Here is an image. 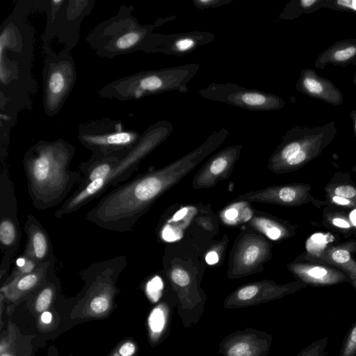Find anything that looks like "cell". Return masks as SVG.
Segmentation results:
<instances>
[{"instance_id": "obj_25", "label": "cell", "mask_w": 356, "mask_h": 356, "mask_svg": "<svg viewBox=\"0 0 356 356\" xmlns=\"http://www.w3.org/2000/svg\"><path fill=\"white\" fill-rule=\"evenodd\" d=\"M173 306L166 301L155 305L147 318V331L149 344L154 347L162 343L168 336Z\"/></svg>"}, {"instance_id": "obj_42", "label": "cell", "mask_w": 356, "mask_h": 356, "mask_svg": "<svg viewBox=\"0 0 356 356\" xmlns=\"http://www.w3.org/2000/svg\"><path fill=\"white\" fill-rule=\"evenodd\" d=\"M206 261L209 264H215L218 261V255L214 252L211 251L207 254Z\"/></svg>"}, {"instance_id": "obj_45", "label": "cell", "mask_w": 356, "mask_h": 356, "mask_svg": "<svg viewBox=\"0 0 356 356\" xmlns=\"http://www.w3.org/2000/svg\"><path fill=\"white\" fill-rule=\"evenodd\" d=\"M351 220L356 225V210L353 211L351 213Z\"/></svg>"}, {"instance_id": "obj_46", "label": "cell", "mask_w": 356, "mask_h": 356, "mask_svg": "<svg viewBox=\"0 0 356 356\" xmlns=\"http://www.w3.org/2000/svg\"><path fill=\"white\" fill-rule=\"evenodd\" d=\"M353 83L356 86V72H355V76H354V78H353Z\"/></svg>"}, {"instance_id": "obj_37", "label": "cell", "mask_w": 356, "mask_h": 356, "mask_svg": "<svg viewBox=\"0 0 356 356\" xmlns=\"http://www.w3.org/2000/svg\"><path fill=\"white\" fill-rule=\"evenodd\" d=\"M38 329H49L56 325V318L49 310L36 317Z\"/></svg>"}, {"instance_id": "obj_9", "label": "cell", "mask_w": 356, "mask_h": 356, "mask_svg": "<svg viewBox=\"0 0 356 356\" xmlns=\"http://www.w3.org/2000/svg\"><path fill=\"white\" fill-rule=\"evenodd\" d=\"M78 139L92 153L90 158L108 156L122 158L138 143L141 134L126 129L120 121L104 119L81 124Z\"/></svg>"}, {"instance_id": "obj_1", "label": "cell", "mask_w": 356, "mask_h": 356, "mask_svg": "<svg viewBox=\"0 0 356 356\" xmlns=\"http://www.w3.org/2000/svg\"><path fill=\"white\" fill-rule=\"evenodd\" d=\"M228 135L225 128L215 131L200 146L175 161L118 186L87 213L86 219L104 229L131 231L161 195L220 147Z\"/></svg>"}, {"instance_id": "obj_12", "label": "cell", "mask_w": 356, "mask_h": 356, "mask_svg": "<svg viewBox=\"0 0 356 356\" xmlns=\"http://www.w3.org/2000/svg\"><path fill=\"white\" fill-rule=\"evenodd\" d=\"M167 277L175 293L177 313L185 328L196 325L203 315L206 296L199 287L196 275L186 267L172 265Z\"/></svg>"}, {"instance_id": "obj_28", "label": "cell", "mask_w": 356, "mask_h": 356, "mask_svg": "<svg viewBox=\"0 0 356 356\" xmlns=\"http://www.w3.org/2000/svg\"><path fill=\"white\" fill-rule=\"evenodd\" d=\"M55 297V284L45 280L33 300L32 307L35 316L37 317L42 313L49 311L52 306Z\"/></svg>"}, {"instance_id": "obj_40", "label": "cell", "mask_w": 356, "mask_h": 356, "mask_svg": "<svg viewBox=\"0 0 356 356\" xmlns=\"http://www.w3.org/2000/svg\"><path fill=\"white\" fill-rule=\"evenodd\" d=\"M330 222L334 226L341 229H350L352 226L349 220L340 216L332 217Z\"/></svg>"}, {"instance_id": "obj_6", "label": "cell", "mask_w": 356, "mask_h": 356, "mask_svg": "<svg viewBox=\"0 0 356 356\" xmlns=\"http://www.w3.org/2000/svg\"><path fill=\"white\" fill-rule=\"evenodd\" d=\"M132 8L121 6L118 13L98 24L86 40L99 56L111 58L140 51L145 40L159 23L144 25L131 14Z\"/></svg>"}, {"instance_id": "obj_44", "label": "cell", "mask_w": 356, "mask_h": 356, "mask_svg": "<svg viewBox=\"0 0 356 356\" xmlns=\"http://www.w3.org/2000/svg\"><path fill=\"white\" fill-rule=\"evenodd\" d=\"M351 118L353 121L354 127H355V132L356 136V113L354 111H352L350 113Z\"/></svg>"}, {"instance_id": "obj_30", "label": "cell", "mask_w": 356, "mask_h": 356, "mask_svg": "<svg viewBox=\"0 0 356 356\" xmlns=\"http://www.w3.org/2000/svg\"><path fill=\"white\" fill-rule=\"evenodd\" d=\"M18 230L15 222L8 217L2 218L0 222V242L3 248H13L18 243Z\"/></svg>"}, {"instance_id": "obj_27", "label": "cell", "mask_w": 356, "mask_h": 356, "mask_svg": "<svg viewBox=\"0 0 356 356\" xmlns=\"http://www.w3.org/2000/svg\"><path fill=\"white\" fill-rule=\"evenodd\" d=\"M350 244H343L326 248L320 258L337 266L350 279L353 286L356 289V261L352 258Z\"/></svg>"}, {"instance_id": "obj_20", "label": "cell", "mask_w": 356, "mask_h": 356, "mask_svg": "<svg viewBox=\"0 0 356 356\" xmlns=\"http://www.w3.org/2000/svg\"><path fill=\"white\" fill-rule=\"evenodd\" d=\"M54 263V258L40 264L31 273L11 281L5 282L0 289V295L5 302L15 305L31 293L37 291L46 280L48 271Z\"/></svg>"}, {"instance_id": "obj_18", "label": "cell", "mask_w": 356, "mask_h": 356, "mask_svg": "<svg viewBox=\"0 0 356 356\" xmlns=\"http://www.w3.org/2000/svg\"><path fill=\"white\" fill-rule=\"evenodd\" d=\"M241 149V145H235L226 147L215 154L195 175L192 182L193 187L211 188L227 179L240 156Z\"/></svg>"}, {"instance_id": "obj_39", "label": "cell", "mask_w": 356, "mask_h": 356, "mask_svg": "<svg viewBox=\"0 0 356 356\" xmlns=\"http://www.w3.org/2000/svg\"><path fill=\"white\" fill-rule=\"evenodd\" d=\"M325 1L323 0H300L299 7L305 11H312L314 8L318 6H323Z\"/></svg>"}, {"instance_id": "obj_21", "label": "cell", "mask_w": 356, "mask_h": 356, "mask_svg": "<svg viewBox=\"0 0 356 356\" xmlns=\"http://www.w3.org/2000/svg\"><path fill=\"white\" fill-rule=\"evenodd\" d=\"M288 268L301 282L313 286H327L350 282L348 277L337 268L316 264L292 263Z\"/></svg>"}, {"instance_id": "obj_19", "label": "cell", "mask_w": 356, "mask_h": 356, "mask_svg": "<svg viewBox=\"0 0 356 356\" xmlns=\"http://www.w3.org/2000/svg\"><path fill=\"white\" fill-rule=\"evenodd\" d=\"M311 186L306 184L272 186L238 195L236 200L248 202L274 204L282 206H298L310 197Z\"/></svg>"}, {"instance_id": "obj_15", "label": "cell", "mask_w": 356, "mask_h": 356, "mask_svg": "<svg viewBox=\"0 0 356 356\" xmlns=\"http://www.w3.org/2000/svg\"><path fill=\"white\" fill-rule=\"evenodd\" d=\"M306 286L301 281L284 284L271 280L257 281L235 289L225 298L223 307L231 309L255 306L294 293Z\"/></svg>"}, {"instance_id": "obj_2", "label": "cell", "mask_w": 356, "mask_h": 356, "mask_svg": "<svg viewBox=\"0 0 356 356\" xmlns=\"http://www.w3.org/2000/svg\"><path fill=\"white\" fill-rule=\"evenodd\" d=\"M33 29L24 15L14 11L1 25V123L12 126L13 116L30 106L29 96L36 90L31 73Z\"/></svg>"}, {"instance_id": "obj_5", "label": "cell", "mask_w": 356, "mask_h": 356, "mask_svg": "<svg viewBox=\"0 0 356 356\" xmlns=\"http://www.w3.org/2000/svg\"><path fill=\"white\" fill-rule=\"evenodd\" d=\"M199 67L196 63H189L136 72L104 85L97 94L104 99L127 101L171 90L186 92L187 84Z\"/></svg>"}, {"instance_id": "obj_11", "label": "cell", "mask_w": 356, "mask_h": 356, "mask_svg": "<svg viewBox=\"0 0 356 356\" xmlns=\"http://www.w3.org/2000/svg\"><path fill=\"white\" fill-rule=\"evenodd\" d=\"M76 80L75 63L70 51L62 49L47 56L42 69L43 106L49 117L57 115Z\"/></svg>"}, {"instance_id": "obj_31", "label": "cell", "mask_w": 356, "mask_h": 356, "mask_svg": "<svg viewBox=\"0 0 356 356\" xmlns=\"http://www.w3.org/2000/svg\"><path fill=\"white\" fill-rule=\"evenodd\" d=\"M139 347L135 339L131 337L119 341L107 356H137Z\"/></svg>"}, {"instance_id": "obj_14", "label": "cell", "mask_w": 356, "mask_h": 356, "mask_svg": "<svg viewBox=\"0 0 356 356\" xmlns=\"http://www.w3.org/2000/svg\"><path fill=\"white\" fill-rule=\"evenodd\" d=\"M270 250L264 237L251 232L245 234L232 252L227 276L236 279L260 271L270 259Z\"/></svg>"}, {"instance_id": "obj_41", "label": "cell", "mask_w": 356, "mask_h": 356, "mask_svg": "<svg viewBox=\"0 0 356 356\" xmlns=\"http://www.w3.org/2000/svg\"><path fill=\"white\" fill-rule=\"evenodd\" d=\"M328 198L330 201L334 204H337L341 206L346 207H356V203L354 202L342 198L340 197H337L333 195L327 194Z\"/></svg>"}, {"instance_id": "obj_13", "label": "cell", "mask_w": 356, "mask_h": 356, "mask_svg": "<svg viewBox=\"0 0 356 356\" xmlns=\"http://www.w3.org/2000/svg\"><path fill=\"white\" fill-rule=\"evenodd\" d=\"M198 92L205 99L250 111H275L285 106L284 99L275 95L245 88L235 83H213Z\"/></svg>"}, {"instance_id": "obj_3", "label": "cell", "mask_w": 356, "mask_h": 356, "mask_svg": "<svg viewBox=\"0 0 356 356\" xmlns=\"http://www.w3.org/2000/svg\"><path fill=\"white\" fill-rule=\"evenodd\" d=\"M74 146L63 139L39 140L26 152L22 163L33 205L45 210L58 205L80 182L81 173L71 170Z\"/></svg>"}, {"instance_id": "obj_26", "label": "cell", "mask_w": 356, "mask_h": 356, "mask_svg": "<svg viewBox=\"0 0 356 356\" xmlns=\"http://www.w3.org/2000/svg\"><path fill=\"white\" fill-rule=\"evenodd\" d=\"M356 61V39L339 41L318 55L315 67L324 68L327 64L346 67Z\"/></svg>"}, {"instance_id": "obj_32", "label": "cell", "mask_w": 356, "mask_h": 356, "mask_svg": "<svg viewBox=\"0 0 356 356\" xmlns=\"http://www.w3.org/2000/svg\"><path fill=\"white\" fill-rule=\"evenodd\" d=\"M328 343L327 336L316 340L302 349L296 356H329L325 350Z\"/></svg>"}, {"instance_id": "obj_29", "label": "cell", "mask_w": 356, "mask_h": 356, "mask_svg": "<svg viewBox=\"0 0 356 356\" xmlns=\"http://www.w3.org/2000/svg\"><path fill=\"white\" fill-rule=\"evenodd\" d=\"M251 225L272 240H278L288 235V230L279 222L261 217H254Z\"/></svg>"}, {"instance_id": "obj_43", "label": "cell", "mask_w": 356, "mask_h": 356, "mask_svg": "<svg viewBox=\"0 0 356 356\" xmlns=\"http://www.w3.org/2000/svg\"><path fill=\"white\" fill-rule=\"evenodd\" d=\"M47 356H60V355L56 346L52 345L48 348Z\"/></svg>"}, {"instance_id": "obj_10", "label": "cell", "mask_w": 356, "mask_h": 356, "mask_svg": "<svg viewBox=\"0 0 356 356\" xmlns=\"http://www.w3.org/2000/svg\"><path fill=\"white\" fill-rule=\"evenodd\" d=\"M95 1H42L47 20L42 37L44 49L56 37L70 51L79 40L80 24L88 15Z\"/></svg>"}, {"instance_id": "obj_4", "label": "cell", "mask_w": 356, "mask_h": 356, "mask_svg": "<svg viewBox=\"0 0 356 356\" xmlns=\"http://www.w3.org/2000/svg\"><path fill=\"white\" fill-rule=\"evenodd\" d=\"M172 124L166 120L150 125L142 134L136 146L122 157L112 171L105 177L95 180L85 187L77 189L55 212V217L61 218L100 196L110 187L118 186L127 181L140 163L170 135Z\"/></svg>"}, {"instance_id": "obj_22", "label": "cell", "mask_w": 356, "mask_h": 356, "mask_svg": "<svg viewBox=\"0 0 356 356\" xmlns=\"http://www.w3.org/2000/svg\"><path fill=\"white\" fill-rule=\"evenodd\" d=\"M296 90L334 106L342 104L341 92L330 81L319 76L313 69L302 71Z\"/></svg>"}, {"instance_id": "obj_7", "label": "cell", "mask_w": 356, "mask_h": 356, "mask_svg": "<svg viewBox=\"0 0 356 356\" xmlns=\"http://www.w3.org/2000/svg\"><path fill=\"white\" fill-rule=\"evenodd\" d=\"M336 133L334 122L321 127H293L270 156L268 168L277 174L299 169L317 157L334 140Z\"/></svg>"}, {"instance_id": "obj_33", "label": "cell", "mask_w": 356, "mask_h": 356, "mask_svg": "<svg viewBox=\"0 0 356 356\" xmlns=\"http://www.w3.org/2000/svg\"><path fill=\"white\" fill-rule=\"evenodd\" d=\"M339 356H356V321L353 323L343 339Z\"/></svg>"}, {"instance_id": "obj_47", "label": "cell", "mask_w": 356, "mask_h": 356, "mask_svg": "<svg viewBox=\"0 0 356 356\" xmlns=\"http://www.w3.org/2000/svg\"><path fill=\"white\" fill-rule=\"evenodd\" d=\"M68 356H74V355H71V354H70V355H69Z\"/></svg>"}, {"instance_id": "obj_17", "label": "cell", "mask_w": 356, "mask_h": 356, "mask_svg": "<svg viewBox=\"0 0 356 356\" xmlns=\"http://www.w3.org/2000/svg\"><path fill=\"white\" fill-rule=\"evenodd\" d=\"M272 340L268 332L246 327L226 336L219 344L218 353L222 356H267Z\"/></svg>"}, {"instance_id": "obj_16", "label": "cell", "mask_w": 356, "mask_h": 356, "mask_svg": "<svg viewBox=\"0 0 356 356\" xmlns=\"http://www.w3.org/2000/svg\"><path fill=\"white\" fill-rule=\"evenodd\" d=\"M215 35L204 31H191L173 34L152 33L144 42L140 51L162 53L181 56L188 55L199 47L212 42Z\"/></svg>"}, {"instance_id": "obj_34", "label": "cell", "mask_w": 356, "mask_h": 356, "mask_svg": "<svg viewBox=\"0 0 356 356\" xmlns=\"http://www.w3.org/2000/svg\"><path fill=\"white\" fill-rule=\"evenodd\" d=\"M19 260L21 261V264H19L17 262L12 273L10 274V275L8 277L6 282L11 281L21 276L31 273L39 265L33 260L24 256H23L22 258H19Z\"/></svg>"}, {"instance_id": "obj_36", "label": "cell", "mask_w": 356, "mask_h": 356, "mask_svg": "<svg viewBox=\"0 0 356 356\" xmlns=\"http://www.w3.org/2000/svg\"><path fill=\"white\" fill-rule=\"evenodd\" d=\"M323 6L356 13V1L353 0L325 1Z\"/></svg>"}, {"instance_id": "obj_35", "label": "cell", "mask_w": 356, "mask_h": 356, "mask_svg": "<svg viewBox=\"0 0 356 356\" xmlns=\"http://www.w3.org/2000/svg\"><path fill=\"white\" fill-rule=\"evenodd\" d=\"M327 194L351 200L356 203V187L348 184H338L330 186Z\"/></svg>"}, {"instance_id": "obj_24", "label": "cell", "mask_w": 356, "mask_h": 356, "mask_svg": "<svg viewBox=\"0 0 356 356\" xmlns=\"http://www.w3.org/2000/svg\"><path fill=\"white\" fill-rule=\"evenodd\" d=\"M33 334H24L10 319L0 334V356H31Z\"/></svg>"}, {"instance_id": "obj_23", "label": "cell", "mask_w": 356, "mask_h": 356, "mask_svg": "<svg viewBox=\"0 0 356 356\" xmlns=\"http://www.w3.org/2000/svg\"><path fill=\"white\" fill-rule=\"evenodd\" d=\"M24 230L27 240L23 256L38 264L50 259L52 257L50 238L44 228L32 215H28Z\"/></svg>"}, {"instance_id": "obj_38", "label": "cell", "mask_w": 356, "mask_h": 356, "mask_svg": "<svg viewBox=\"0 0 356 356\" xmlns=\"http://www.w3.org/2000/svg\"><path fill=\"white\" fill-rule=\"evenodd\" d=\"M231 1L232 0H193L194 6L201 10L219 7Z\"/></svg>"}, {"instance_id": "obj_8", "label": "cell", "mask_w": 356, "mask_h": 356, "mask_svg": "<svg viewBox=\"0 0 356 356\" xmlns=\"http://www.w3.org/2000/svg\"><path fill=\"white\" fill-rule=\"evenodd\" d=\"M124 260L122 257L115 258L93 264V281L85 296L72 309L71 318L100 319L111 314L114 309L115 299L120 292L115 282L126 265Z\"/></svg>"}]
</instances>
